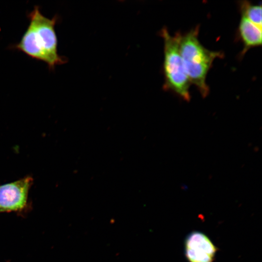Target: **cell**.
Listing matches in <instances>:
<instances>
[{"instance_id": "1", "label": "cell", "mask_w": 262, "mask_h": 262, "mask_svg": "<svg viewBox=\"0 0 262 262\" xmlns=\"http://www.w3.org/2000/svg\"><path fill=\"white\" fill-rule=\"evenodd\" d=\"M30 23L18 43L14 48L32 58L46 63L49 69L66 61L57 51V38L55 25L57 17L45 16L35 6L28 15Z\"/></svg>"}, {"instance_id": "2", "label": "cell", "mask_w": 262, "mask_h": 262, "mask_svg": "<svg viewBox=\"0 0 262 262\" xmlns=\"http://www.w3.org/2000/svg\"><path fill=\"white\" fill-rule=\"evenodd\" d=\"M199 26L181 34L180 52L185 72L191 83L194 84L202 97H206L210 89L206 83L207 74L214 60L222 58L220 51L205 48L198 39Z\"/></svg>"}, {"instance_id": "3", "label": "cell", "mask_w": 262, "mask_h": 262, "mask_svg": "<svg viewBox=\"0 0 262 262\" xmlns=\"http://www.w3.org/2000/svg\"><path fill=\"white\" fill-rule=\"evenodd\" d=\"M160 35L164 42V89L172 91L184 101H189L191 83L185 72L180 52L181 33H177L172 36L166 28H163Z\"/></svg>"}, {"instance_id": "4", "label": "cell", "mask_w": 262, "mask_h": 262, "mask_svg": "<svg viewBox=\"0 0 262 262\" xmlns=\"http://www.w3.org/2000/svg\"><path fill=\"white\" fill-rule=\"evenodd\" d=\"M33 178L27 176L0 185V213H22L29 209V192Z\"/></svg>"}, {"instance_id": "5", "label": "cell", "mask_w": 262, "mask_h": 262, "mask_svg": "<svg viewBox=\"0 0 262 262\" xmlns=\"http://www.w3.org/2000/svg\"><path fill=\"white\" fill-rule=\"evenodd\" d=\"M217 248L204 233L193 231L186 236L184 252L188 262H213Z\"/></svg>"}, {"instance_id": "6", "label": "cell", "mask_w": 262, "mask_h": 262, "mask_svg": "<svg viewBox=\"0 0 262 262\" xmlns=\"http://www.w3.org/2000/svg\"><path fill=\"white\" fill-rule=\"evenodd\" d=\"M238 38L243 45V56L250 49L262 45V29L241 16L237 30Z\"/></svg>"}, {"instance_id": "7", "label": "cell", "mask_w": 262, "mask_h": 262, "mask_svg": "<svg viewBox=\"0 0 262 262\" xmlns=\"http://www.w3.org/2000/svg\"><path fill=\"white\" fill-rule=\"evenodd\" d=\"M239 6L241 16L262 29V5L245 0L241 1Z\"/></svg>"}]
</instances>
